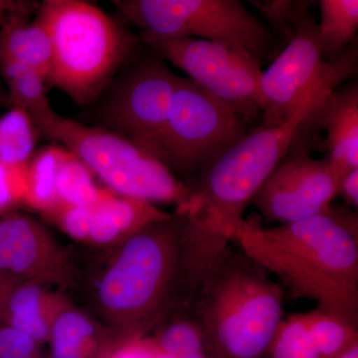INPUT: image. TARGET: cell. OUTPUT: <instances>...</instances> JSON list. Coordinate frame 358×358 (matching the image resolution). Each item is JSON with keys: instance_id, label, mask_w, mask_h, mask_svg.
Listing matches in <instances>:
<instances>
[{"instance_id": "33", "label": "cell", "mask_w": 358, "mask_h": 358, "mask_svg": "<svg viewBox=\"0 0 358 358\" xmlns=\"http://www.w3.org/2000/svg\"><path fill=\"white\" fill-rule=\"evenodd\" d=\"M336 358H358V343L348 348L345 352L339 355Z\"/></svg>"}, {"instance_id": "27", "label": "cell", "mask_w": 358, "mask_h": 358, "mask_svg": "<svg viewBox=\"0 0 358 358\" xmlns=\"http://www.w3.org/2000/svg\"><path fill=\"white\" fill-rule=\"evenodd\" d=\"M92 207L58 203L48 214L69 236L79 241H88Z\"/></svg>"}, {"instance_id": "8", "label": "cell", "mask_w": 358, "mask_h": 358, "mask_svg": "<svg viewBox=\"0 0 358 358\" xmlns=\"http://www.w3.org/2000/svg\"><path fill=\"white\" fill-rule=\"evenodd\" d=\"M114 6L145 34L216 42L260 62L279 51L270 27L238 0H115Z\"/></svg>"}, {"instance_id": "6", "label": "cell", "mask_w": 358, "mask_h": 358, "mask_svg": "<svg viewBox=\"0 0 358 358\" xmlns=\"http://www.w3.org/2000/svg\"><path fill=\"white\" fill-rule=\"evenodd\" d=\"M39 131L79 157L114 194L154 205L173 204L176 212L185 215L189 186L134 141L58 114Z\"/></svg>"}, {"instance_id": "25", "label": "cell", "mask_w": 358, "mask_h": 358, "mask_svg": "<svg viewBox=\"0 0 358 358\" xmlns=\"http://www.w3.org/2000/svg\"><path fill=\"white\" fill-rule=\"evenodd\" d=\"M264 358H320L308 338L305 313L280 322Z\"/></svg>"}, {"instance_id": "20", "label": "cell", "mask_w": 358, "mask_h": 358, "mask_svg": "<svg viewBox=\"0 0 358 358\" xmlns=\"http://www.w3.org/2000/svg\"><path fill=\"white\" fill-rule=\"evenodd\" d=\"M8 87L11 107L24 110L38 129L55 117L47 96V81L36 71L25 67H9L0 71Z\"/></svg>"}, {"instance_id": "17", "label": "cell", "mask_w": 358, "mask_h": 358, "mask_svg": "<svg viewBox=\"0 0 358 358\" xmlns=\"http://www.w3.org/2000/svg\"><path fill=\"white\" fill-rule=\"evenodd\" d=\"M51 64L50 39L36 20L0 28V71L9 67L29 68L47 81Z\"/></svg>"}, {"instance_id": "9", "label": "cell", "mask_w": 358, "mask_h": 358, "mask_svg": "<svg viewBox=\"0 0 358 358\" xmlns=\"http://www.w3.org/2000/svg\"><path fill=\"white\" fill-rule=\"evenodd\" d=\"M249 124L189 78L180 77L154 155L186 183L243 138Z\"/></svg>"}, {"instance_id": "1", "label": "cell", "mask_w": 358, "mask_h": 358, "mask_svg": "<svg viewBox=\"0 0 358 358\" xmlns=\"http://www.w3.org/2000/svg\"><path fill=\"white\" fill-rule=\"evenodd\" d=\"M331 93L315 96L280 126L260 124L247 131L186 182L192 192L181 231V272L190 285L202 286L210 277L299 127Z\"/></svg>"}, {"instance_id": "23", "label": "cell", "mask_w": 358, "mask_h": 358, "mask_svg": "<svg viewBox=\"0 0 358 358\" xmlns=\"http://www.w3.org/2000/svg\"><path fill=\"white\" fill-rule=\"evenodd\" d=\"M308 338L320 358H336L358 343V327L319 308L305 313Z\"/></svg>"}, {"instance_id": "15", "label": "cell", "mask_w": 358, "mask_h": 358, "mask_svg": "<svg viewBox=\"0 0 358 358\" xmlns=\"http://www.w3.org/2000/svg\"><path fill=\"white\" fill-rule=\"evenodd\" d=\"M171 215L154 204L113 193L92 207L88 241L121 243L148 224Z\"/></svg>"}, {"instance_id": "31", "label": "cell", "mask_w": 358, "mask_h": 358, "mask_svg": "<svg viewBox=\"0 0 358 358\" xmlns=\"http://www.w3.org/2000/svg\"><path fill=\"white\" fill-rule=\"evenodd\" d=\"M105 358H152L150 350L143 338L138 341L119 343L115 350L106 355Z\"/></svg>"}, {"instance_id": "2", "label": "cell", "mask_w": 358, "mask_h": 358, "mask_svg": "<svg viewBox=\"0 0 358 358\" xmlns=\"http://www.w3.org/2000/svg\"><path fill=\"white\" fill-rule=\"evenodd\" d=\"M357 211L329 212L266 228L243 219L233 236L245 255L277 275L285 293L358 327Z\"/></svg>"}, {"instance_id": "11", "label": "cell", "mask_w": 358, "mask_h": 358, "mask_svg": "<svg viewBox=\"0 0 358 358\" xmlns=\"http://www.w3.org/2000/svg\"><path fill=\"white\" fill-rule=\"evenodd\" d=\"M141 42L249 122L262 115L261 62L246 52L207 40L141 33Z\"/></svg>"}, {"instance_id": "22", "label": "cell", "mask_w": 358, "mask_h": 358, "mask_svg": "<svg viewBox=\"0 0 358 358\" xmlns=\"http://www.w3.org/2000/svg\"><path fill=\"white\" fill-rule=\"evenodd\" d=\"M38 128L24 110L11 108L0 117V162L6 166H26L35 152Z\"/></svg>"}, {"instance_id": "5", "label": "cell", "mask_w": 358, "mask_h": 358, "mask_svg": "<svg viewBox=\"0 0 358 358\" xmlns=\"http://www.w3.org/2000/svg\"><path fill=\"white\" fill-rule=\"evenodd\" d=\"M35 20L51 42L47 83L80 106L95 103L141 53V38L121 21L83 0H45Z\"/></svg>"}, {"instance_id": "32", "label": "cell", "mask_w": 358, "mask_h": 358, "mask_svg": "<svg viewBox=\"0 0 358 358\" xmlns=\"http://www.w3.org/2000/svg\"><path fill=\"white\" fill-rule=\"evenodd\" d=\"M15 286V284L0 277V324L3 317L4 307H6V299L8 296L10 289Z\"/></svg>"}, {"instance_id": "34", "label": "cell", "mask_w": 358, "mask_h": 358, "mask_svg": "<svg viewBox=\"0 0 358 358\" xmlns=\"http://www.w3.org/2000/svg\"><path fill=\"white\" fill-rule=\"evenodd\" d=\"M28 358H39V355H38V357H28Z\"/></svg>"}, {"instance_id": "13", "label": "cell", "mask_w": 358, "mask_h": 358, "mask_svg": "<svg viewBox=\"0 0 358 358\" xmlns=\"http://www.w3.org/2000/svg\"><path fill=\"white\" fill-rule=\"evenodd\" d=\"M65 268L64 254L41 224L20 214L0 219V277L15 285L42 282Z\"/></svg>"}, {"instance_id": "12", "label": "cell", "mask_w": 358, "mask_h": 358, "mask_svg": "<svg viewBox=\"0 0 358 358\" xmlns=\"http://www.w3.org/2000/svg\"><path fill=\"white\" fill-rule=\"evenodd\" d=\"M315 148L301 124L288 152L250 202L266 221L292 223L331 209L338 176L327 157L310 155Z\"/></svg>"}, {"instance_id": "30", "label": "cell", "mask_w": 358, "mask_h": 358, "mask_svg": "<svg viewBox=\"0 0 358 358\" xmlns=\"http://www.w3.org/2000/svg\"><path fill=\"white\" fill-rule=\"evenodd\" d=\"M336 195L343 197L345 204L353 210L358 208V169L346 171L338 181Z\"/></svg>"}, {"instance_id": "26", "label": "cell", "mask_w": 358, "mask_h": 358, "mask_svg": "<svg viewBox=\"0 0 358 358\" xmlns=\"http://www.w3.org/2000/svg\"><path fill=\"white\" fill-rule=\"evenodd\" d=\"M28 164L6 166L0 162V214L24 202L28 190Z\"/></svg>"}, {"instance_id": "3", "label": "cell", "mask_w": 358, "mask_h": 358, "mask_svg": "<svg viewBox=\"0 0 358 358\" xmlns=\"http://www.w3.org/2000/svg\"><path fill=\"white\" fill-rule=\"evenodd\" d=\"M185 215L141 228L121 242L99 281L96 299L121 341L145 338L178 301Z\"/></svg>"}, {"instance_id": "4", "label": "cell", "mask_w": 358, "mask_h": 358, "mask_svg": "<svg viewBox=\"0 0 358 358\" xmlns=\"http://www.w3.org/2000/svg\"><path fill=\"white\" fill-rule=\"evenodd\" d=\"M231 244L189 306L215 358H264L284 315V289Z\"/></svg>"}, {"instance_id": "21", "label": "cell", "mask_w": 358, "mask_h": 358, "mask_svg": "<svg viewBox=\"0 0 358 358\" xmlns=\"http://www.w3.org/2000/svg\"><path fill=\"white\" fill-rule=\"evenodd\" d=\"M69 155V150L60 145H47L34 152L28 164L26 204L46 213L57 206L56 180L59 169Z\"/></svg>"}, {"instance_id": "29", "label": "cell", "mask_w": 358, "mask_h": 358, "mask_svg": "<svg viewBox=\"0 0 358 358\" xmlns=\"http://www.w3.org/2000/svg\"><path fill=\"white\" fill-rule=\"evenodd\" d=\"M41 3L30 0H0V28L31 20Z\"/></svg>"}, {"instance_id": "16", "label": "cell", "mask_w": 358, "mask_h": 358, "mask_svg": "<svg viewBox=\"0 0 358 358\" xmlns=\"http://www.w3.org/2000/svg\"><path fill=\"white\" fill-rule=\"evenodd\" d=\"M41 282H24L9 292L2 320L6 326L27 334L37 343L50 338L52 324L62 308L40 286Z\"/></svg>"}, {"instance_id": "7", "label": "cell", "mask_w": 358, "mask_h": 358, "mask_svg": "<svg viewBox=\"0 0 358 358\" xmlns=\"http://www.w3.org/2000/svg\"><path fill=\"white\" fill-rule=\"evenodd\" d=\"M313 1H306L282 34L284 48L261 77V124L277 127L308 101L357 74V40L339 57L322 60Z\"/></svg>"}, {"instance_id": "14", "label": "cell", "mask_w": 358, "mask_h": 358, "mask_svg": "<svg viewBox=\"0 0 358 358\" xmlns=\"http://www.w3.org/2000/svg\"><path fill=\"white\" fill-rule=\"evenodd\" d=\"M313 124L326 131L324 147L338 178L358 169V84L334 90L312 112Z\"/></svg>"}, {"instance_id": "28", "label": "cell", "mask_w": 358, "mask_h": 358, "mask_svg": "<svg viewBox=\"0 0 358 358\" xmlns=\"http://www.w3.org/2000/svg\"><path fill=\"white\" fill-rule=\"evenodd\" d=\"M38 357V343L17 329L0 324V358Z\"/></svg>"}, {"instance_id": "18", "label": "cell", "mask_w": 358, "mask_h": 358, "mask_svg": "<svg viewBox=\"0 0 358 358\" xmlns=\"http://www.w3.org/2000/svg\"><path fill=\"white\" fill-rule=\"evenodd\" d=\"M52 358H99L102 343L95 322L81 312L62 308L52 324Z\"/></svg>"}, {"instance_id": "19", "label": "cell", "mask_w": 358, "mask_h": 358, "mask_svg": "<svg viewBox=\"0 0 358 358\" xmlns=\"http://www.w3.org/2000/svg\"><path fill=\"white\" fill-rule=\"evenodd\" d=\"M317 23L322 60L339 57L357 40V0H322Z\"/></svg>"}, {"instance_id": "10", "label": "cell", "mask_w": 358, "mask_h": 358, "mask_svg": "<svg viewBox=\"0 0 358 358\" xmlns=\"http://www.w3.org/2000/svg\"><path fill=\"white\" fill-rule=\"evenodd\" d=\"M179 80L157 52H141L96 99L95 127L121 134L154 155Z\"/></svg>"}, {"instance_id": "24", "label": "cell", "mask_w": 358, "mask_h": 358, "mask_svg": "<svg viewBox=\"0 0 358 358\" xmlns=\"http://www.w3.org/2000/svg\"><path fill=\"white\" fill-rule=\"evenodd\" d=\"M95 178L91 169L70 152L56 180L58 203L93 207L113 194L110 190L98 187Z\"/></svg>"}]
</instances>
